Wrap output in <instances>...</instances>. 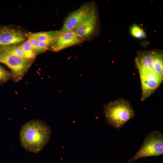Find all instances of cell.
<instances>
[{"mask_svg": "<svg viewBox=\"0 0 163 163\" xmlns=\"http://www.w3.org/2000/svg\"><path fill=\"white\" fill-rule=\"evenodd\" d=\"M51 131L45 122L40 120H30L21 127L20 138L24 149L33 153L40 152L50 139Z\"/></svg>", "mask_w": 163, "mask_h": 163, "instance_id": "6da1fadb", "label": "cell"}, {"mask_svg": "<svg viewBox=\"0 0 163 163\" xmlns=\"http://www.w3.org/2000/svg\"><path fill=\"white\" fill-rule=\"evenodd\" d=\"M104 113L106 122L117 129L122 128L135 115L129 103L123 99L110 102L105 105Z\"/></svg>", "mask_w": 163, "mask_h": 163, "instance_id": "7a4b0ae2", "label": "cell"}, {"mask_svg": "<svg viewBox=\"0 0 163 163\" xmlns=\"http://www.w3.org/2000/svg\"><path fill=\"white\" fill-rule=\"evenodd\" d=\"M163 154V134L158 130H154L146 136L141 147L127 163H134L141 158L157 156Z\"/></svg>", "mask_w": 163, "mask_h": 163, "instance_id": "3957f363", "label": "cell"}, {"mask_svg": "<svg viewBox=\"0 0 163 163\" xmlns=\"http://www.w3.org/2000/svg\"><path fill=\"white\" fill-rule=\"evenodd\" d=\"M141 83V100L144 101L151 95L162 83L163 76L151 70L137 68Z\"/></svg>", "mask_w": 163, "mask_h": 163, "instance_id": "277c9868", "label": "cell"}, {"mask_svg": "<svg viewBox=\"0 0 163 163\" xmlns=\"http://www.w3.org/2000/svg\"><path fill=\"white\" fill-rule=\"evenodd\" d=\"M0 63L8 67L18 77L23 75L30 65L29 59L10 53L4 48H0Z\"/></svg>", "mask_w": 163, "mask_h": 163, "instance_id": "5b68a950", "label": "cell"}, {"mask_svg": "<svg viewBox=\"0 0 163 163\" xmlns=\"http://www.w3.org/2000/svg\"><path fill=\"white\" fill-rule=\"evenodd\" d=\"M137 68L153 71L163 76V59L162 54L155 52H143L135 59Z\"/></svg>", "mask_w": 163, "mask_h": 163, "instance_id": "8992f818", "label": "cell"}, {"mask_svg": "<svg viewBox=\"0 0 163 163\" xmlns=\"http://www.w3.org/2000/svg\"><path fill=\"white\" fill-rule=\"evenodd\" d=\"M94 4L89 2L83 5L67 17L61 30V33L73 31L91 11Z\"/></svg>", "mask_w": 163, "mask_h": 163, "instance_id": "52a82bcc", "label": "cell"}, {"mask_svg": "<svg viewBox=\"0 0 163 163\" xmlns=\"http://www.w3.org/2000/svg\"><path fill=\"white\" fill-rule=\"evenodd\" d=\"M97 21L96 11L94 5L88 14L73 31L82 41L86 40L93 33Z\"/></svg>", "mask_w": 163, "mask_h": 163, "instance_id": "ba28073f", "label": "cell"}, {"mask_svg": "<svg viewBox=\"0 0 163 163\" xmlns=\"http://www.w3.org/2000/svg\"><path fill=\"white\" fill-rule=\"evenodd\" d=\"M25 40L20 31L7 27L0 29V48L19 43Z\"/></svg>", "mask_w": 163, "mask_h": 163, "instance_id": "9c48e42d", "label": "cell"}, {"mask_svg": "<svg viewBox=\"0 0 163 163\" xmlns=\"http://www.w3.org/2000/svg\"><path fill=\"white\" fill-rule=\"evenodd\" d=\"M82 41L73 31L62 33L61 32L58 38L51 46V48L53 51L58 52L78 44Z\"/></svg>", "mask_w": 163, "mask_h": 163, "instance_id": "30bf717a", "label": "cell"}, {"mask_svg": "<svg viewBox=\"0 0 163 163\" xmlns=\"http://www.w3.org/2000/svg\"><path fill=\"white\" fill-rule=\"evenodd\" d=\"M60 34V31L53 30L33 33L30 35L35 38L40 42H51L54 43Z\"/></svg>", "mask_w": 163, "mask_h": 163, "instance_id": "8fae6325", "label": "cell"}, {"mask_svg": "<svg viewBox=\"0 0 163 163\" xmlns=\"http://www.w3.org/2000/svg\"><path fill=\"white\" fill-rule=\"evenodd\" d=\"M18 47L24 51L27 59H32L35 57L36 53L33 50L31 42L28 39Z\"/></svg>", "mask_w": 163, "mask_h": 163, "instance_id": "7c38bea8", "label": "cell"}, {"mask_svg": "<svg viewBox=\"0 0 163 163\" xmlns=\"http://www.w3.org/2000/svg\"><path fill=\"white\" fill-rule=\"evenodd\" d=\"M130 33L133 37L137 38H145L146 37L145 33L143 30L136 24H134L131 27Z\"/></svg>", "mask_w": 163, "mask_h": 163, "instance_id": "4fadbf2b", "label": "cell"}, {"mask_svg": "<svg viewBox=\"0 0 163 163\" xmlns=\"http://www.w3.org/2000/svg\"><path fill=\"white\" fill-rule=\"evenodd\" d=\"M30 41L33 50L36 53L42 52L39 46V41L35 38L30 35L28 39Z\"/></svg>", "mask_w": 163, "mask_h": 163, "instance_id": "5bb4252c", "label": "cell"}, {"mask_svg": "<svg viewBox=\"0 0 163 163\" xmlns=\"http://www.w3.org/2000/svg\"><path fill=\"white\" fill-rule=\"evenodd\" d=\"M4 48L8 53H10L26 58L25 54L24 52L19 47L11 49H6L5 48Z\"/></svg>", "mask_w": 163, "mask_h": 163, "instance_id": "9a60e30c", "label": "cell"}, {"mask_svg": "<svg viewBox=\"0 0 163 163\" xmlns=\"http://www.w3.org/2000/svg\"><path fill=\"white\" fill-rule=\"evenodd\" d=\"M10 76L9 73L0 66V82L6 81Z\"/></svg>", "mask_w": 163, "mask_h": 163, "instance_id": "2e32d148", "label": "cell"}, {"mask_svg": "<svg viewBox=\"0 0 163 163\" xmlns=\"http://www.w3.org/2000/svg\"><path fill=\"white\" fill-rule=\"evenodd\" d=\"M54 43L51 42H40V47L42 52L45 51L48 49L49 47L52 46Z\"/></svg>", "mask_w": 163, "mask_h": 163, "instance_id": "e0dca14e", "label": "cell"}]
</instances>
